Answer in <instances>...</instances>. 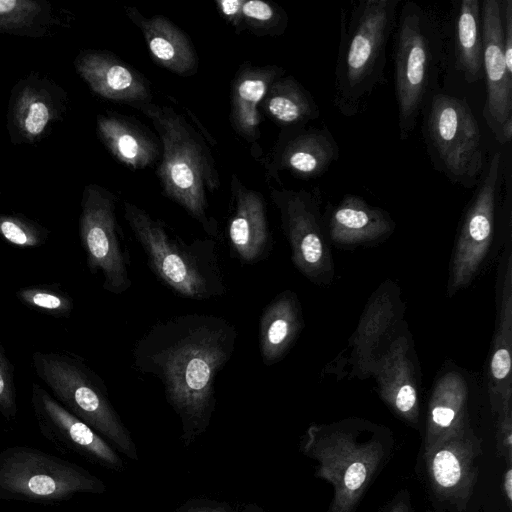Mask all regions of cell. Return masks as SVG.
<instances>
[{
    "mask_svg": "<svg viewBox=\"0 0 512 512\" xmlns=\"http://www.w3.org/2000/svg\"><path fill=\"white\" fill-rule=\"evenodd\" d=\"M237 339L235 325L226 318L189 313L157 322L135 343L133 367L161 382L186 440L209 425L216 378L231 359Z\"/></svg>",
    "mask_w": 512,
    "mask_h": 512,
    "instance_id": "obj_1",
    "label": "cell"
},
{
    "mask_svg": "<svg viewBox=\"0 0 512 512\" xmlns=\"http://www.w3.org/2000/svg\"><path fill=\"white\" fill-rule=\"evenodd\" d=\"M392 446V432L387 427L362 418L308 427L302 451L317 462L316 476L333 487L327 512L355 511L390 458Z\"/></svg>",
    "mask_w": 512,
    "mask_h": 512,
    "instance_id": "obj_2",
    "label": "cell"
},
{
    "mask_svg": "<svg viewBox=\"0 0 512 512\" xmlns=\"http://www.w3.org/2000/svg\"><path fill=\"white\" fill-rule=\"evenodd\" d=\"M399 0H358L340 9L332 102L345 117L363 113L385 82L386 52Z\"/></svg>",
    "mask_w": 512,
    "mask_h": 512,
    "instance_id": "obj_3",
    "label": "cell"
},
{
    "mask_svg": "<svg viewBox=\"0 0 512 512\" xmlns=\"http://www.w3.org/2000/svg\"><path fill=\"white\" fill-rule=\"evenodd\" d=\"M153 124L162 146L156 175L163 193L198 221L213 239L218 225L208 215V193L219 188L214 159L202 137L169 106L151 102L131 105Z\"/></svg>",
    "mask_w": 512,
    "mask_h": 512,
    "instance_id": "obj_4",
    "label": "cell"
},
{
    "mask_svg": "<svg viewBox=\"0 0 512 512\" xmlns=\"http://www.w3.org/2000/svg\"><path fill=\"white\" fill-rule=\"evenodd\" d=\"M124 217L151 271L174 293L196 301L226 293L214 239L186 242L162 220L128 201L124 203Z\"/></svg>",
    "mask_w": 512,
    "mask_h": 512,
    "instance_id": "obj_5",
    "label": "cell"
},
{
    "mask_svg": "<svg viewBox=\"0 0 512 512\" xmlns=\"http://www.w3.org/2000/svg\"><path fill=\"white\" fill-rule=\"evenodd\" d=\"M394 35V87L398 134L402 141L413 133L427 102L434 95L444 64V31L426 7L407 1L400 10Z\"/></svg>",
    "mask_w": 512,
    "mask_h": 512,
    "instance_id": "obj_6",
    "label": "cell"
},
{
    "mask_svg": "<svg viewBox=\"0 0 512 512\" xmlns=\"http://www.w3.org/2000/svg\"><path fill=\"white\" fill-rule=\"evenodd\" d=\"M32 365L61 405L120 452L138 459L136 446L109 399L104 381L82 357L68 352L36 351Z\"/></svg>",
    "mask_w": 512,
    "mask_h": 512,
    "instance_id": "obj_7",
    "label": "cell"
},
{
    "mask_svg": "<svg viewBox=\"0 0 512 512\" xmlns=\"http://www.w3.org/2000/svg\"><path fill=\"white\" fill-rule=\"evenodd\" d=\"M423 113V139L433 168L454 185L476 187L484 171V148L467 100L436 92Z\"/></svg>",
    "mask_w": 512,
    "mask_h": 512,
    "instance_id": "obj_8",
    "label": "cell"
},
{
    "mask_svg": "<svg viewBox=\"0 0 512 512\" xmlns=\"http://www.w3.org/2000/svg\"><path fill=\"white\" fill-rule=\"evenodd\" d=\"M105 490L104 482L82 466L38 448L16 445L0 451V500L52 505Z\"/></svg>",
    "mask_w": 512,
    "mask_h": 512,
    "instance_id": "obj_9",
    "label": "cell"
},
{
    "mask_svg": "<svg viewBox=\"0 0 512 512\" xmlns=\"http://www.w3.org/2000/svg\"><path fill=\"white\" fill-rule=\"evenodd\" d=\"M502 153L491 156L459 224L449 264L447 297L467 288L487 265L497 236L502 238L499 193Z\"/></svg>",
    "mask_w": 512,
    "mask_h": 512,
    "instance_id": "obj_10",
    "label": "cell"
},
{
    "mask_svg": "<svg viewBox=\"0 0 512 512\" xmlns=\"http://www.w3.org/2000/svg\"><path fill=\"white\" fill-rule=\"evenodd\" d=\"M270 197L279 212L295 268L311 283L330 286L335 278V265L321 212L319 188L271 187Z\"/></svg>",
    "mask_w": 512,
    "mask_h": 512,
    "instance_id": "obj_11",
    "label": "cell"
},
{
    "mask_svg": "<svg viewBox=\"0 0 512 512\" xmlns=\"http://www.w3.org/2000/svg\"><path fill=\"white\" fill-rule=\"evenodd\" d=\"M116 197L108 189L91 183L84 187L79 217V237L92 274L101 272L102 287L123 294L132 285L129 255L123 245L116 216Z\"/></svg>",
    "mask_w": 512,
    "mask_h": 512,
    "instance_id": "obj_12",
    "label": "cell"
},
{
    "mask_svg": "<svg viewBox=\"0 0 512 512\" xmlns=\"http://www.w3.org/2000/svg\"><path fill=\"white\" fill-rule=\"evenodd\" d=\"M402 290L391 279L383 281L366 301L346 347L329 364L330 373L349 378H371L376 360L407 324Z\"/></svg>",
    "mask_w": 512,
    "mask_h": 512,
    "instance_id": "obj_13",
    "label": "cell"
},
{
    "mask_svg": "<svg viewBox=\"0 0 512 512\" xmlns=\"http://www.w3.org/2000/svg\"><path fill=\"white\" fill-rule=\"evenodd\" d=\"M68 94L53 79L32 71L12 88L7 131L14 145H34L46 138L67 111Z\"/></svg>",
    "mask_w": 512,
    "mask_h": 512,
    "instance_id": "obj_14",
    "label": "cell"
},
{
    "mask_svg": "<svg viewBox=\"0 0 512 512\" xmlns=\"http://www.w3.org/2000/svg\"><path fill=\"white\" fill-rule=\"evenodd\" d=\"M481 455L482 440L472 426L423 451L434 495L457 510H465L473 494Z\"/></svg>",
    "mask_w": 512,
    "mask_h": 512,
    "instance_id": "obj_15",
    "label": "cell"
},
{
    "mask_svg": "<svg viewBox=\"0 0 512 512\" xmlns=\"http://www.w3.org/2000/svg\"><path fill=\"white\" fill-rule=\"evenodd\" d=\"M30 401L40 433L61 453L77 455L111 470L122 469L121 458L106 440L35 382Z\"/></svg>",
    "mask_w": 512,
    "mask_h": 512,
    "instance_id": "obj_16",
    "label": "cell"
},
{
    "mask_svg": "<svg viewBox=\"0 0 512 512\" xmlns=\"http://www.w3.org/2000/svg\"><path fill=\"white\" fill-rule=\"evenodd\" d=\"M496 279V319L485 387L491 412L512 403V230L502 235Z\"/></svg>",
    "mask_w": 512,
    "mask_h": 512,
    "instance_id": "obj_17",
    "label": "cell"
},
{
    "mask_svg": "<svg viewBox=\"0 0 512 512\" xmlns=\"http://www.w3.org/2000/svg\"><path fill=\"white\" fill-rule=\"evenodd\" d=\"M371 377L379 397L392 413L418 427L421 370L408 323L376 360Z\"/></svg>",
    "mask_w": 512,
    "mask_h": 512,
    "instance_id": "obj_18",
    "label": "cell"
},
{
    "mask_svg": "<svg viewBox=\"0 0 512 512\" xmlns=\"http://www.w3.org/2000/svg\"><path fill=\"white\" fill-rule=\"evenodd\" d=\"M483 77L486 99L483 118L500 145L512 139V75L504 59L500 0L481 2Z\"/></svg>",
    "mask_w": 512,
    "mask_h": 512,
    "instance_id": "obj_19",
    "label": "cell"
},
{
    "mask_svg": "<svg viewBox=\"0 0 512 512\" xmlns=\"http://www.w3.org/2000/svg\"><path fill=\"white\" fill-rule=\"evenodd\" d=\"M480 381L451 360L443 363L430 390L423 451L468 427L470 402Z\"/></svg>",
    "mask_w": 512,
    "mask_h": 512,
    "instance_id": "obj_20",
    "label": "cell"
},
{
    "mask_svg": "<svg viewBox=\"0 0 512 512\" xmlns=\"http://www.w3.org/2000/svg\"><path fill=\"white\" fill-rule=\"evenodd\" d=\"M340 157V148L328 127L299 126L282 129L265 160L269 176L282 171L311 180L323 176Z\"/></svg>",
    "mask_w": 512,
    "mask_h": 512,
    "instance_id": "obj_21",
    "label": "cell"
},
{
    "mask_svg": "<svg viewBox=\"0 0 512 512\" xmlns=\"http://www.w3.org/2000/svg\"><path fill=\"white\" fill-rule=\"evenodd\" d=\"M323 219L331 246L346 250L378 245L396 228L388 211L354 194H346L327 206Z\"/></svg>",
    "mask_w": 512,
    "mask_h": 512,
    "instance_id": "obj_22",
    "label": "cell"
},
{
    "mask_svg": "<svg viewBox=\"0 0 512 512\" xmlns=\"http://www.w3.org/2000/svg\"><path fill=\"white\" fill-rule=\"evenodd\" d=\"M230 190L232 212L227 222L230 248L242 264H255L269 255L273 244L265 199L235 174L231 177Z\"/></svg>",
    "mask_w": 512,
    "mask_h": 512,
    "instance_id": "obj_23",
    "label": "cell"
},
{
    "mask_svg": "<svg viewBox=\"0 0 512 512\" xmlns=\"http://www.w3.org/2000/svg\"><path fill=\"white\" fill-rule=\"evenodd\" d=\"M77 74L98 96L129 105L151 102L147 79L107 50L85 49L74 60Z\"/></svg>",
    "mask_w": 512,
    "mask_h": 512,
    "instance_id": "obj_24",
    "label": "cell"
},
{
    "mask_svg": "<svg viewBox=\"0 0 512 512\" xmlns=\"http://www.w3.org/2000/svg\"><path fill=\"white\" fill-rule=\"evenodd\" d=\"M126 15L141 31L154 61L180 76H191L198 69V55L189 36L163 15L146 17L135 7Z\"/></svg>",
    "mask_w": 512,
    "mask_h": 512,
    "instance_id": "obj_25",
    "label": "cell"
},
{
    "mask_svg": "<svg viewBox=\"0 0 512 512\" xmlns=\"http://www.w3.org/2000/svg\"><path fill=\"white\" fill-rule=\"evenodd\" d=\"M284 74L280 66H255L248 62L236 71L231 84L230 123L246 141L252 143L260 137V103L271 84Z\"/></svg>",
    "mask_w": 512,
    "mask_h": 512,
    "instance_id": "obj_26",
    "label": "cell"
},
{
    "mask_svg": "<svg viewBox=\"0 0 512 512\" xmlns=\"http://www.w3.org/2000/svg\"><path fill=\"white\" fill-rule=\"evenodd\" d=\"M96 131L110 154L130 169H145L160 156L159 139L130 117L114 113L98 114Z\"/></svg>",
    "mask_w": 512,
    "mask_h": 512,
    "instance_id": "obj_27",
    "label": "cell"
},
{
    "mask_svg": "<svg viewBox=\"0 0 512 512\" xmlns=\"http://www.w3.org/2000/svg\"><path fill=\"white\" fill-rule=\"evenodd\" d=\"M304 327L301 303L295 292L279 293L259 320V350L263 363L272 366L289 352Z\"/></svg>",
    "mask_w": 512,
    "mask_h": 512,
    "instance_id": "obj_28",
    "label": "cell"
},
{
    "mask_svg": "<svg viewBox=\"0 0 512 512\" xmlns=\"http://www.w3.org/2000/svg\"><path fill=\"white\" fill-rule=\"evenodd\" d=\"M259 109L282 129L306 126L320 116L312 94L292 75L282 76L271 84Z\"/></svg>",
    "mask_w": 512,
    "mask_h": 512,
    "instance_id": "obj_29",
    "label": "cell"
},
{
    "mask_svg": "<svg viewBox=\"0 0 512 512\" xmlns=\"http://www.w3.org/2000/svg\"><path fill=\"white\" fill-rule=\"evenodd\" d=\"M455 67L464 80L475 83L483 78L481 2L461 0L454 20Z\"/></svg>",
    "mask_w": 512,
    "mask_h": 512,
    "instance_id": "obj_30",
    "label": "cell"
},
{
    "mask_svg": "<svg viewBox=\"0 0 512 512\" xmlns=\"http://www.w3.org/2000/svg\"><path fill=\"white\" fill-rule=\"evenodd\" d=\"M59 24L46 0H0V33L40 38Z\"/></svg>",
    "mask_w": 512,
    "mask_h": 512,
    "instance_id": "obj_31",
    "label": "cell"
},
{
    "mask_svg": "<svg viewBox=\"0 0 512 512\" xmlns=\"http://www.w3.org/2000/svg\"><path fill=\"white\" fill-rule=\"evenodd\" d=\"M242 18L244 29L257 36L282 35L289 20L281 6L262 0H244Z\"/></svg>",
    "mask_w": 512,
    "mask_h": 512,
    "instance_id": "obj_32",
    "label": "cell"
},
{
    "mask_svg": "<svg viewBox=\"0 0 512 512\" xmlns=\"http://www.w3.org/2000/svg\"><path fill=\"white\" fill-rule=\"evenodd\" d=\"M19 301L32 310L56 318H67L74 309L72 297L58 285H32L16 292Z\"/></svg>",
    "mask_w": 512,
    "mask_h": 512,
    "instance_id": "obj_33",
    "label": "cell"
},
{
    "mask_svg": "<svg viewBox=\"0 0 512 512\" xmlns=\"http://www.w3.org/2000/svg\"><path fill=\"white\" fill-rule=\"evenodd\" d=\"M50 231L43 225L20 213H0V236L20 248H35L43 245Z\"/></svg>",
    "mask_w": 512,
    "mask_h": 512,
    "instance_id": "obj_34",
    "label": "cell"
},
{
    "mask_svg": "<svg viewBox=\"0 0 512 512\" xmlns=\"http://www.w3.org/2000/svg\"><path fill=\"white\" fill-rule=\"evenodd\" d=\"M15 368L8 358L0 340V413L7 421H13L18 415Z\"/></svg>",
    "mask_w": 512,
    "mask_h": 512,
    "instance_id": "obj_35",
    "label": "cell"
},
{
    "mask_svg": "<svg viewBox=\"0 0 512 512\" xmlns=\"http://www.w3.org/2000/svg\"><path fill=\"white\" fill-rule=\"evenodd\" d=\"M496 417V451L507 465L512 463V403L501 407Z\"/></svg>",
    "mask_w": 512,
    "mask_h": 512,
    "instance_id": "obj_36",
    "label": "cell"
},
{
    "mask_svg": "<svg viewBox=\"0 0 512 512\" xmlns=\"http://www.w3.org/2000/svg\"><path fill=\"white\" fill-rule=\"evenodd\" d=\"M501 35L507 71L512 75V0H500Z\"/></svg>",
    "mask_w": 512,
    "mask_h": 512,
    "instance_id": "obj_37",
    "label": "cell"
},
{
    "mask_svg": "<svg viewBox=\"0 0 512 512\" xmlns=\"http://www.w3.org/2000/svg\"><path fill=\"white\" fill-rule=\"evenodd\" d=\"M244 0H216L215 4L220 15L231 24L237 33L244 31L242 6Z\"/></svg>",
    "mask_w": 512,
    "mask_h": 512,
    "instance_id": "obj_38",
    "label": "cell"
},
{
    "mask_svg": "<svg viewBox=\"0 0 512 512\" xmlns=\"http://www.w3.org/2000/svg\"><path fill=\"white\" fill-rule=\"evenodd\" d=\"M502 490L507 500V504L511 506L512 503V467L507 465L502 480Z\"/></svg>",
    "mask_w": 512,
    "mask_h": 512,
    "instance_id": "obj_39",
    "label": "cell"
},
{
    "mask_svg": "<svg viewBox=\"0 0 512 512\" xmlns=\"http://www.w3.org/2000/svg\"><path fill=\"white\" fill-rule=\"evenodd\" d=\"M182 512H232L228 508L220 505L201 504L192 506Z\"/></svg>",
    "mask_w": 512,
    "mask_h": 512,
    "instance_id": "obj_40",
    "label": "cell"
},
{
    "mask_svg": "<svg viewBox=\"0 0 512 512\" xmlns=\"http://www.w3.org/2000/svg\"><path fill=\"white\" fill-rule=\"evenodd\" d=\"M387 512H412L410 505L405 500H397L393 505L389 507Z\"/></svg>",
    "mask_w": 512,
    "mask_h": 512,
    "instance_id": "obj_41",
    "label": "cell"
},
{
    "mask_svg": "<svg viewBox=\"0 0 512 512\" xmlns=\"http://www.w3.org/2000/svg\"><path fill=\"white\" fill-rule=\"evenodd\" d=\"M243 512H266L262 508L258 507L255 504H250L246 506Z\"/></svg>",
    "mask_w": 512,
    "mask_h": 512,
    "instance_id": "obj_42",
    "label": "cell"
},
{
    "mask_svg": "<svg viewBox=\"0 0 512 512\" xmlns=\"http://www.w3.org/2000/svg\"><path fill=\"white\" fill-rule=\"evenodd\" d=\"M1 193V192H0Z\"/></svg>",
    "mask_w": 512,
    "mask_h": 512,
    "instance_id": "obj_43",
    "label": "cell"
}]
</instances>
